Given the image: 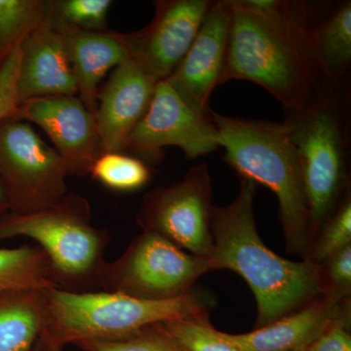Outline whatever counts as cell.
<instances>
[{
  "mask_svg": "<svg viewBox=\"0 0 351 351\" xmlns=\"http://www.w3.org/2000/svg\"><path fill=\"white\" fill-rule=\"evenodd\" d=\"M213 208L209 166L202 163L181 181L147 193L136 223L143 232H156L189 254L214 258Z\"/></svg>",
  "mask_w": 351,
  "mask_h": 351,
  "instance_id": "9c48e42d",
  "label": "cell"
},
{
  "mask_svg": "<svg viewBox=\"0 0 351 351\" xmlns=\"http://www.w3.org/2000/svg\"><path fill=\"white\" fill-rule=\"evenodd\" d=\"M320 265L324 280V293L350 299L351 245L337 252Z\"/></svg>",
  "mask_w": 351,
  "mask_h": 351,
  "instance_id": "4316f807",
  "label": "cell"
},
{
  "mask_svg": "<svg viewBox=\"0 0 351 351\" xmlns=\"http://www.w3.org/2000/svg\"><path fill=\"white\" fill-rule=\"evenodd\" d=\"M165 147L181 149L189 159L219 149L218 131L209 115L189 107L167 80L157 82L143 119L127 138L124 152L154 156Z\"/></svg>",
  "mask_w": 351,
  "mask_h": 351,
  "instance_id": "30bf717a",
  "label": "cell"
},
{
  "mask_svg": "<svg viewBox=\"0 0 351 351\" xmlns=\"http://www.w3.org/2000/svg\"><path fill=\"white\" fill-rule=\"evenodd\" d=\"M110 0H62L49 2L51 20L63 29L107 31Z\"/></svg>",
  "mask_w": 351,
  "mask_h": 351,
  "instance_id": "cb8c5ba5",
  "label": "cell"
},
{
  "mask_svg": "<svg viewBox=\"0 0 351 351\" xmlns=\"http://www.w3.org/2000/svg\"><path fill=\"white\" fill-rule=\"evenodd\" d=\"M12 119L36 124L52 141L68 177H84L103 154L93 113L76 96H47L18 106Z\"/></svg>",
  "mask_w": 351,
  "mask_h": 351,
  "instance_id": "8fae6325",
  "label": "cell"
},
{
  "mask_svg": "<svg viewBox=\"0 0 351 351\" xmlns=\"http://www.w3.org/2000/svg\"><path fill=\"white\" fill-rule=\"evenodd\" d=\"M230 22L228 1H213L193 45L165 80L189 107L203 115H209L210 97L219 85Z\"/></svg>",
  "mask_w": 351,
  "mask_h": 351,
  "instance_id": "4fadbf2b",
  "label": "cell"
},
{
  "mask_svg": "<svg viewBox=\"0 0 351 351\" xmlns=\"http://www.w3.org/2000/svg\"><path fill=\"white\" fill-rule=\"evenodd\" d=\"M34 351H64V348L53 343L45 335L41 332L38 341H36V346H34Z\"/></svg>",
  "mask_w": 351,
  "mask_h": 351,
  "instance_id": "f546056e",
  "label": "cell"
},
{
  "mask_svg": "<svg viewBox=\"0 0 351 351\" xmlns=\"http://www.w3.org/2000/svg\"><path fill=\"white\" fill-rule=\"evenodd\" d=\"M213 1H157L151 24L128 34L131 57L158 82L167 80L181 64L200 31Z\"/></svg>",
  "mask_w": 351,
  "mask_h": 351,
  "instance_id": "7c38bea8",
  "label": "cell"
},
{
  "mask_svg": "<svg viewBox=\"0 0 351 351\" xmlns=\"http://www.w3.org/2000/svg\"><path fill=\"white\" fill-rule=\"evenodd\" d=\"M338 85H327L284 120L301 164L315 240L346 188V134Z\"/></svg>",
  "mask_w": 351,
  "mask_h": 351,
  "instance_id": "8992f818",
  "label": "cell"
},
{
  "mask_svg": "<svg viewBox=\"0 0 351 351\" xmlns=\"http://www.w3.org/2000/svg\"><path fill=\"white\" fill-rule=\"evenodd\" d=\"M49 12V2L0 0V64Z\"/></svg>",
  "mask_w": 351,
  "mask_h": 351,
  "instance_id": "44dd1931",
  "label": "cell"
},
{
  "mask_svg": "<svg viewBox=\"0 0 351 351\" xmlns=\"http://www.w3.org/2000/svg\"><path fill=\"white\" fill-rule=\"evenodd\" d=\"M212 270H219L216 258L193 255L156 232H142L117 260L104 263L99 288L164 301L188 294L196 281Z\"/></svg>",
  "mask_w": 351,
  "mask_h": 351,
  "instance_id": "52a82bcc",
  "label": "cell"
},
{
  "mask_svg": "<svg viewBox=\"0 0 351 351\" xmlns=\"http://www.w3.org/2000/svg\"><path fill=\"white\" fill-rule=\"evenodd\" d=\"M257 184L241 179L239 195L225 207L214 206L211 230L219 269L237 272L257 302L256 328L301 308L325 291L321 265L287 260L270 250L260 235L254 213Z\"/></svg>",
  "mask_w": 351,
  "mask_h": 351,
  "instance_id": "7a4b0ae2",
  "label": "cell"
},
{
  "mask_svg": "<svg viewBox=\"0 0 351 351\" xmlns=\"http://www.w3.org/2000/svg\"><path fill=\"white\" fill-rule=\"evenodd\" d=\"M297 351H306V350H297Z\"/></svg>",
  "mask_w": 351,
  "mask_h": 351,
  "instance_id": "1f68e13d",
  "label": "cell"
},
{
  "mask_svg": "<svg viewBox=\"0 0 351 351\" xmlns=\"http://www.w3.org/2000/svg\"><path fill=\"white\" fill-rule=\"evenodd\" d=\"M184 351H242L230 334L215 329L209 317L159 323Z\"/></svg>",
  "mask_w": 351,
  "mask_h": 351,
  "instance_id": "603a6c76",
  "label": "cell"
},
{
  "mask_svg": "<svg viewBox=\"0 0 351 351\" xmlns=\"http://www.w3.org/2000/svg\"><path fill=\"white\" fill-rule=\"evenodd\" d=\"M226 162L241 179L267 186L278 200L286 249L306 260L313 246L311 215L299 157L285 122L242 119L210 110Z\"/></svg>",
  "mask_w": 351,
  "mask_h": 351,
  "instance_id": "3957f363",
  "label": "cell"
},
{
  "mask_svg": "<svg viewBox=\"0 0 351 351\" xmlns=\"http://www.w3.org/2000/svg\"><path fill=\"white\" fill-rule=\"evenodd\" d=\"M66 168L54 147L31 123L7 119L0 123V181L14 214H31L53 206L68 195Z\"/></svg>",
  "mask_w": 351,
  "mask_h": 351,
  "instance_id": "ba28073f",
  "label": "cell"
},
{
  "mask_svg": "<svg viewBox=\"0 0 351 351\" xmlns=\"http://www.w3.org/2000/svg\"><path fill=\"white\" fill-rule=\"evenodd\" d=\"M158 80L130 57L99 91L94 112L103 152H123L131 132L151 105Z\"/></svg>",
  "mask_w": 351,
  "mask_h": 351,
  "instance_id": "5bb4252c",
  "label": "cell"
},
{
  "mask_svg": "<svg viewBox=\"0 0 351 351\" xmlns=\"http://www.w3.org/2000/svg\"><path fill=\"white\" fill-rule=\"evenodd\" d=\"M232 11L219 84L239 80L260 85L286 112L306 107L326 86L313 47L319 21L307 2L226 0Z\"/></svg>",
  "mask_w": 351,
  "mask_h": 351,
  "instance_id": "6da1fadb",
  "label": "cell"
},
{
  "mask_svg": "<svg viewBox=\"0 0 351 351\" xmlns=\"http://www.w3.org/2000/svg\"><path fill=\"white\" fill-rule=\"evenodd\" d=\"M20 60L21 51L17 46L0 64V123L12 117L19 106L17 77Z\"/></svg>",
  "mask_w": 351,
  "mask_h": 351,
  "instance_id": "83f0119b",
  "label": "cell"
},
{
  "mask_svg": "<svg viewBox=\"0 0 351 351\" xmlns=\"http://www.w3.org/2000/svg\"><path fill=\"white\" fill-rule=\"evenodd\" d=\"M58 27L66 40L78 98L94 114L101 80L108 71L131 57L128 34L108 29L86 32Z\"/></svg>",
  "mask_w": 351,
  "mask_h": 351,
  "instance_id": "e0dca14e",
  "label": "cell"
},
{
  "mask_svg": "<svg viewBox=\"0 0 351 351\" xmlns=\"http://www.w3.org/2000/svg\"><path fill=\"white\" fill-rule=\"evenodd\" d=\"M350 320L335 322L306 351H351Z\"/></svg>",
  "mask_w": 351,
  "mask_h": 351,
  "instance_id": "f1b7e54d",
  "label": "cell"
},
{
  "mask_svg": "<svg viewBox=\"0 0 351 351\" xmlns=\"http://www.w3.org/2000/svg\"><path fill=\"white\" fill-rule=\"evenodd\" d=\"M25 237L38 242L52 269L58 289L96 292L110 242L108 230L91 223L86 198L68 193L49 208L31 214L8 212L0 217V240Z\"/></svg>",
  "mask_w": 351,
  "mask_h": 351,
  "instance_id": "5b68a950",
  "label": "cell"
},
{
  "mask_svg": "<svg viewBox=\"0 0 351 351\" xmlns=\"http://www.w3.org/2000/svg\"><path fill=\"white\" fill-rule=\"evenodd\" d=\"M45 314L44 289L0 292V351H34Z\"/></svg>",
  "mask_w": 351,
  "mask_h": 351,
  "instance_id": "ac0fdd59",
  "label": "cell"
},
{
  "mask_svg": "<svg viewBox=\"0 0 351 351\" xmlns=\"http://www.w3.org/2000/svg\"><path fill=\"white\" fill-rule=\"evenodd\" d=\"M44 295L43 334L62 348L84 341L121 338L166 321L209 317V302L193 291L164 301L105 291L73 293L58 288L44 289Z\"/></svg>",
  "mask_w": 351,
  "mask_h": 351,
  "instance_id": "277c9868",
  "label": "cell"
},
{
  "mask_svg": "<svg viewBox=\"0 0 351 351\" xmlns=\"http://www.w3.org/2000/svg\"><path fill=\"white\" fill-rule=\"evenodd\" d=\"M350 317V299L323 293L271 324L230 337L242 351L307 350L335 322Z\"/></svg>",
  "mask_w": 351,
  "mask_h": 351,
  "instance_id": "2e32d148",
  "label": "cell"
},
{
  "mask_svg": "<svg viewBox=\"0 0 351 351\" xmlns=\"http://www.w3.org/2000/svg\"><path fill=\"white\" fill-rule=\"evenodd\" d=\"M311 40L327 85H339L351 63V2L338 4L314 25Z\"/></svg>",
  "mask_w": 351,
  "mask_h": 351,
  "instance_id": "d6986e66",
  "label": "cell"
},
{
  "mask_svg": "<svg viewBox=\"0 0 351 351\" xmlns=\"http://www.w3.org/2000/svg\"><path fill=\"white\" fill-rule=\"evenodd\" d=\"M56 288L49 258L39 246L0 249V292Z\"/></svg>",
  "mask_w": 351,
  "mask_h": 351,
  "instance_id": "ffe728a7",
  "label": "cell"
},
{
  "mask_svg": "<svg viewBox=\"0 0 351 351\" xmlns=\"http://www.w3.org/2000/svg\"><path fill=\"white\" fill-rule=\"evenodd\" d=\"M351 245V197L346 191L331 216L321 228L306 260L322 265L335 253Z\"/></svg>",
  "mask_w": 351,
  "mask_h": 351,
  "instance_id": "d4e9b609",
  "label": "cell"
},
{
  "mask_svg": "<svg viewBox=\"0 0 351 351\" xmlns=\"http://www.w3.org/2000/svg\"><path fill=\"white\" fill-rule=\"evenodd\" d=\"M10 211V201L3 184L0 181V217Z\"/></svg>",
  "mask_w": 351,
  "mask_h": 351,
  "instance_id": "4dcf8cb0",
  "label": "cell"
},
{
  "mask_svg": "<svg viewBox=\"0 0 351 351\" xmlns=\"http://www.w3.org/2000/svg\"><path fill=\"white\" fill-rule=\"evenodd\" d=\"M89 175L107 188L122 193L144 188L152 179V171L144 161L123 152H103Z\"/></svg>",
  "mask_w": 351,
  "mask_h": 351,
  "instance_id": "7402d4cb",
  "label": "cell"
},
{
  "mask_svg": "<svg viewBox=\"0 0 351 351\" xmlns=\"http://www.w3.org/2000/svg\"><path fill=\"white\" fill-rule=\"evenodd\" d=\"M75 346L83 351H184L159 323L121 338L84 341Z\"/></svg>",
  "mask_w": 351,
  "mask_h": 351,
  "instance_id": "484cf974",
  "label": "cell"
},
{
  "mask_svg": "<svg viewBox=\"0 0 351 351\" xmlns=\"http://www.w3.org/2000/svg\"><path fill=\"white\" fill-rule=\"evenodd\" d=\"M18 101L75 96L77 85L61 29L47 18L21 43Z\"/></svg>",
  "mask_w": 351,
  "mask_h": 351,
  "instance_id": "9a60e30c",
  "label": "cell"
}]
</instances>
